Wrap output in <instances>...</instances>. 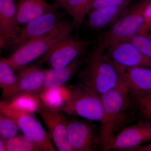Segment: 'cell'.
Returning <instances> with one entry per match:
<instances>
[{
    "instance_id": "1",
    "label": "cell",
    "mask_w": 151,
    "mask_h": 151,
    "mask_svg": "<svg viewBox=\"0 0 151 151\" xmlns=\"http://www.w3.org/2000/svg\"><path fill=\"white\" fill-rule=\"evenodd\" d=\"M105 50L98 46L91 52L78 73L80 83L100 97L114 88L126 89L114 63Z\"/></svg>"
},
{
    "instance_id": "2",
    "label": "cell",
    "mask_w": 151,
    "mask_h": 151,
    "mask_svg": "<svg viewBox=\"0 0 151 151\" xmlns=\"http://www.w3.org/2000/svg\"><path fill=\"white\" fill-rule=\"evenodd\" d=\"M73 26V23L61 20L48 32L18 47L6 59L17 71L40 59L60 41L70 35Z\"/></svg>"
},
{
    "instance_id": "3",
    "label": "cell",
    "mask_w": 151,
    "mask_h": 151,
    "mask_svg": "<svg viewBox=\"0 0 151 151\" xmlns=\"http://www.w3.org/2000/svg\"><path fill=\"white\" fill-rule=\"evenodd\" d=\"M129 91L116 88L101 95L103 116L100 122L99 142L103 150H111L116 129L130 102Z\"/></svg>"
},
{
    "instance_id": "4",
    "label": "cell",
    "mask_w": 151,
    "mask_h": 151,
    "mask_svg": "<svg viewBox=\"0 0 151 151\" xmlns=\"http://www.w3.org/2000/svg\"><path fill=\"white\" fill-rule=\"evenodd\" d=\"M143 0L127 9L105 32L100 39L99 46L105 49L120 42L129 40L141 33L145 24Z\"/></svg>"
},
{
    "instance_id": "5",
    "label": "cell",
    "mask_w": 151,
    "mask_h": 151,
    "mask_svg": "<svg viewBox=\"0 0 151 151\" xmlns=\"http://www.w3.org/2000/svg\"><path fill=\"white\" fill-rule=\"evenodd\" d=\"M62 111L89 121L100 122L103 118L101 97L81 83L70 89V96Z\"/></svg>"
},
{
    "instance_id": "6",
    "label": "cell",
    "mask_w": 151,
    "mask_h": 151,
    "mask_svg": "<svg viewBox=\"0 0 151 151\" xmlns=\"http://www.w3.org/2000/svg\"><path fill=\"white\" fill-rule=\"evenodd\" d=\"M0 113L13 119L23 134L34 142L42 151H56L48 133L32 114L11 107L5 100L0 102Z\"/></svg>"
},
{
    "instance_id": "7",
    "label": "cell",
    "mask_w": 151,
    "mask_h": 151,
    "mask_svg": "<svg viewBox=\"0 0 151 151\" xmlns=\"http://www.w3.org/2000/svg\"><path fill=\"white\" fill-rule=\"evenodd\" d=\"M91 44L89 40L69 35L56 43L37 60L40 64L45 63L50 68L65 67L81 56Z\"/></svg>"
},
{
    "instance_id": "8",
    "label": "cell",
    "mask_w": 151,
    "mask_h": 151,
    "mask_svg": "<svg viewBox=\"0 0 151 151\" xmlns=\"http://www.w3.org/2000/svg\"><path fill=\"white\" fill-rule=\"evenodd\" d=\"M62 110L50 108L42 103L37 113L49 131L48 134L57 150L73 151L68 135V120Z\"/></svg>"
},
{
    "instance_id": "9",
    "label": "cell",
    "mask_w": 151,
    "mask_h": 151,
    "mask_svg": "<svg viewBox=\"0 0 151 151\" xmlns=\"http://www.w3.org/2000/svg\"><path fill=\"white\" fill-rule=\"evenodd\" d=\"M107 49V54L114 63L125 67L151 68V59L143 54L130 40L113 43Z\"/></svg>"
},
{
    "instance_id": "10",
    "label": "cell",
    "mask_w": 151,
    "mask_h": 151,
    "mask_svg": "<svg viewBox=\"0 0 151 151\" xmlns=\"http://www.w3.org/2000/svg\"><path fill=\"white\" fill-rule=\"evenodd\" d=\"M18 71L16 83L8 93L3 96L4 100H8L22 93L38 94L43 87L46 70L40 65H27Z\"/></svg>"
},
{
    "instance_id": "11",
    "label": "cell",
    "mask_w": 151,
    "mask_h": 151,
    "mask_svg": "<svg viewBox=\"0 0 151 151\" xmlns=\"http://www.w3.org/2000/svg\"><path fill=\"white\" fill-rule=\"evenodd\" d=\"M151 141V121H144L126 127L115 135L111 150L127 151Z\"/></svg>"
},
{
    "instance_id": "12",
    "label": "cell",
    "mask_w": 151,
    "mask_h": 151,
    "mask_svg": "<svg viewBox=\"0 0 151 151\" xmlns=\"http://www.w3.org/2000/svg\"><path fill=\"white\" fill-rule=\"evenodd\" d=\"M20 30L14 0H0L1 49L12 47L17 41Z\"/></svg>"
},
{
    "instance_id": "13",
    "label": "cell",
    "mask_w": 151,
    "mask_h": 151,
    "mask_svg": "<svg viewBox=\"0 0 151 151\" xmlns=\"http://www.w3.org/2000/svg\"><path fill=\"white\" fill-rule=\"evenodd\" d=\"M61 20V14L56 9L28 23L21 29L17 41L11 48L14 50L28 41L45 34Z\"/></svg>"
},
{
    "instance_id": "14",
    "label": "cell",
    "mask_w": 151,
    "mask_h": 151,
    "mask_svg": "<svg viewBox=\"0 0 151 151\" xmlns=\"http://www.w3.org/2000/svg\"><path fill=\"white\" fill-rule=\"evenodd\" d=\"M67 131L73 151L93 150L96 138L92 126L82 121L71 120L68 121Z\"/></svg>"
},
{
    "instance_id": "15",
    "label": "cell",
    "mask_w": 151,
    "mask_h": 151,
    "mask_svg": "<svg viewBox=\"0 0 151 151\" xmlns=\"http://www.w3.org/2000/svg\"><path fill=\"white\" fill-rule=\"evenodd\" d=\"M114 63L125 88L129 92L151 89V68L125 67Z\"/></svg>"
},
{
    "instance_id": "16",
    "label": "cell",
    "mask_w": 151,
    "mask_h": 151,
    "mask_svg": "<svg viewBox=\"0 0 151 151\" xmlns=\"http://www.w3.org/2000/svg\"><path fill=\"white\" fill-rule=\"evenodd\" d=\"M17 19L19 25H24L51 11L58 9L57 4H52L46 0H18Z\"/></svg>"
},
{
    "instance_id": "17",
    "label": "cell",
    "mask_w": 151,
    "mask_h": 151,
    "mask_svg": "<svg viewBox=\"0 0 151 151\" xmlns=\"http://www.w3.org/2000/svg\"><path fill=\"white\" fill-rule=\"evenodd\" d=\"M81 56L77 58L65 67L59 68H50L46 70L44 84L41 92L47 89L65 86L75 73L79 71L83 66L84 60Z\"/></svg>"
},
{
    "instance_id": "18",
    "label": "cell",
    "mask_w": 151,
    "mask_h": 151,
    "mask_svg": "<svg viewBox=\"0 0 151 151\" xmlns=\"http://www.w3.org/2000/svg\"><path fill=\"white\" fill-rule=\"evenodd\" d=\"M127 10V7H104L92 9L87 14L86 24L93 30L110 27Z\"/></svg>"
},
{
    "instance_id": "19",
    "label": "cell",
    "mask_w": 151,
    "mask_h": 151,
    "mask_svg": "<svg viewBox=\"0 0 151 151\" xmlns=\"http://www.w3.org/2000/svg\"><path fill=\"white\" fill-rule=\"evenodd\" d=\"M57 4L69 14L73 26L79 28L91 10L94 0H55Z\"/></svg>"
},
{
    "instance_id": "20",
    "label": "cell",
    "mask_w": 151,
    "mask_h": 151,
    "mask_svg": "<svg viewBox=\"0 0 151 151\" xmlns=\"http://www.w3.org/2000/svg\"><path fill=\"white\" fill-rule=\"evenodd\" d=\"M38 94L44 105L62 110L70 96V89L61 86L44 90Z\"/></svg>"
},
{
    "instance_id": "21",
    "label": "cell",
    "mask_w": 151,
    "mask_h": 151,
    "mask_svg": "<svg viewBox=\"0 0 151 151\" xmlns=\"http://www.w3.org/2000/svg\"><path fill=\"white\" fill-rule=\"evenodd\" d=\"M6 100L11 107L19 111L32 114L37 112L42 104L37 93H22Z\"/></svg>"
},
{
    "instance_id": "22",
    "label": "cell",
    "mask_w": 151,
    "mask_h": 151,
    "mask_svg": "<svg viewBox=\"0 0 151 151\" xmlns=\"http://www.w3.org/2000/svg\"><path fill=\"white\" fill-rule=\"evenodd\" d=\"M15 70L6 58L0 60V87L2 90V97L5 95L15 85L17 74Z\"/></svg>"
},
{
    "instance_id": "23",
    "label": "cell",
    "mask_w": 151,
    "mask_h": 151,
    "mask_svg": "<svg viewBox=\"0 0 151 151\" xmlns=\"http://www.w3.org/2000/svg\"><path fill=\"white\" fill-rule=\"evenodd\" d=\"M129 93L137 110L151 121V89L140 92L130 91Z\"/></svg>"
},
{
    "instance_id": "24",
    "label": "cell",
    "mask_w": 151,
    "mask_h": 151,
    "mask_svg": "<svg viewBox=\"0 0 151 151\" xmlns=\"http://www.w3.org/2000/svg\"><path fill=\"white\" fill-rule=\"evenodd\" d=\"M7 151H42L32 140L24 134L6 140Z\"/></svg>"
},
{
    "instance_id": "25",
    "label": "cell",
    "mask_w": 151,
    "mask_h": 151,
    "mask_svg": "<svg viewBox=\"0 0 151 151\" xmlns=\"http://www.w3.org/2000/svg\"><path fill=\"white\" fill-rule=\"evenodd\" d=\"M19 130L13 119L4 113H0V137L7 140L18 135Z\"/></svg>"
},
{
    "instance_id": "26",
    "label": "cell",
    "mask_w": 151,
    "mask_h": 151,
    "mask_svg": "<svg viewBox=\"0 0 151 151\" xmlns=\"http://www.w3.org/2000/svg\"><path fill=\"white\" fill-rule=\"evenodd\" d=\"M142 52L151 59V39L147 35L139 33L130 40Z\"/></svg>"
},
{
    "instance_id": "27",
    "label": "cell",
    "mask_w": 151,
    "mask_h": 151,
    "mask_svg": "<svg viewBox=\"0 0 151 151\" xmlns=\"http://www.w3.org/2000/svg\"><path fill=\"white\" fill-rule=\"evenodd\" d=\"M133 0H94L91 7L92 9L111 7H127Z\"/></svg>"
},
{
    "instance_id": "28",
    "label": "cell",
    "mask_w": 151,
    "mask_h": 151,
    "mask_svg": "<svg viewBox=\"0 0 151 151\" xmlns=\"http://www.w3.org/2000/svg\"><path fill=\"white\" fill-rule=\"evenodd\" d=\"M144 2L143 15L145 24L141 34H147L151 31V1L143 0Z\"/></svg>"
},
{
    "instance_id": "29",
    "label": "cell",
    "mask_w": 151,
    "mask_h": 151,
    "mask_svg": "<svg viewBox=\"0 0 151 151\" xmlns=\"http://www.w3.org/2000/svg\"><path fill=\"white\" fill-rule=\"evenodd\" d=\"M127 151H151V143L145 146H140L127 150Z\"/></svg>"
},
{
    "instance_id": "30",
    "label": "cell",
    "mask_w": 151,
    "mask_h": 151,
    "mask_svg": "<svg viewBox=\"0 0 151 151\" xmlns=\"http://www.w3.org/2000/svg\"><path fill=\"white\" fill-rule=\"evenodd\" d=\"M0 151H7L6 140L0 137Z\"/></svg>"
},
{
    "instance_id": "31",
    "label": "cell",
    "mask_w": 151,
    "mask_h": 151,
    "mask_svg": "<svg viewBox=\"0 0 151 151\" xmlns=\"http://www.w3.org/2000/svg\"><path fill=\"white\" fill-rule=\"evenodd\" d=\"M148 37H150V38L151 39V34H145Z\"/></svg>"
},
{
    "instance_id": "32",
    "label": "cell",
    "mask_w": 151,
    "mask_h": 151,
    "mask_svg": "<svg viewBox=\"0 0 151 151\" xmlns=\"http://www.w3.org/2000/svg\"><path fill=\"white\" fill-rule=\"evenodd\" d=\"M148 1H151V0H148Z\"/></svg>"
},
{
    "instance_id": "33",
    "label": "cell",
    "mask_w": 151,
    "mask_h": 151,
    "mask_svg": "<svg viewBox=\"0 0 151 151\" xmlns=\"http://www.w3.org/2000/svg\"><path fill=\"white\" fill-rule=\"evenodd\" d=\"M150 34H151V33H150ZM150 33H148V34H150Z\"/></svg>"
}]
</instances>
